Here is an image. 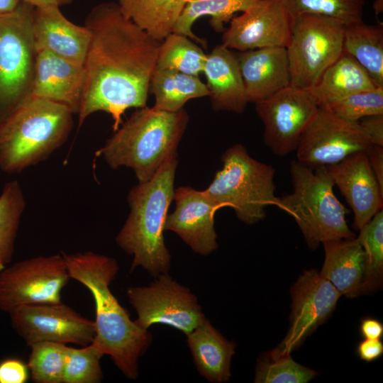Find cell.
I'll list each match as a JSON object with an SVG mask.
<instances>
[{
    "instance_id": "obj_1",
    "label": "cell",
    "mask_w": 383,
    "mask_h": 383,
    "mask_svg": "<svg viewBox=\"0 0 383 383\" xmlns=\"http://www.w3.org/2000/svg\"><path fill=\"white\" fill-rule=\"evenodd\" d=\"M84 26L91 38L78 128L92 113L104 111L116 131L127 109L146 106L161 41L126 18L114 2L94 6Z\"/></svg>"
},
{
    "instance_id": "obj_2",
    "label": "cell",
    "mask_w": 383,
    "mask_h": 383,
    "mask_svg": "<svg viewBox=\"0 0 383 383\" xmlns=\"http://www.w3.org/2000/svg\"><path fill=\"white\" fill-rule=\"evenodd\" d=\"M70 278L85 286L95 303V336L91 343L129 379L138 375V359L151 343L148 330L131 321L111 292L118 266L110 257L93 252H62Z\"/></svg>"
},
{
    "instance_id": "obj_3",
    "label": "cell",
    "mask_w": 383,
    "mask_h": 383,
    "mask_svg": "<svg viewBox=\"0 0 383 383\" xmlns=\"http://www.w3.org/2000/svg\"><path fill=\"white\" fill-rule=\"evenodd\" d=\"M177 155L167 159L153 177L128 192L129 215L116 237L117 245L133 256L131 270L142 267L151 275L167 273L171 256L163 232L169 206L174 199Z\"/></svg>"
},
{
    "instance_id": "obj_4",
    "label": "cell",
    "mask_w": 383,
    "mask_h": 383,
    "mask_svg": "<svg viewBox=\"0 0 383 383\" xmlns=\"http://www.w3.org/2000/svg\"><path fill=\"white\" fill-rule=\"evenodd\" d=\"M185 109L169 112L138 108L96 151L111 169H131L139 182L150 180L177 150L186 131Z\"/></svg>"
},
{
    "instance_id": "obj_5",
    "label": "cell",
    "mask_w": 383,
    "mask_h": 383,
    "mask_svg": "<svg viewBox=\"0 0 383 383\" xmlns=\"http://www.w3.org/2000/svg\"><path fill=\"white\" fill-rule=\"evenodd\" d=\"M73 114L43 98L22 101L0 121V170L20 173L48 158L66 142Z\"/></svg>"
},
{
    "instance_id": "obj_6",
    "label": "cell",
    "mask_w": 383,
    "mask_h": 383,
    "mask_svg": "<svg viewBox=\"0 0 383 383\" xmlns=\"http://www.w3.org/2000/svg\"><path fill=\"white\" fill-rule=\"evenodd\" d=\"M293 191L278 197L276 206L294 218L309 248L338 239H352L346 210L333 192L326 167L312 169L297 160L289 166Z\"/></svg>"
},
{
    "instance_id": "obj_7",
    "label": "cell",
    "mask_w": 383,
    "mask_h": 383,
    "mask_svg": "<svg viewBox=\"0 0 383 383\" xmlns=\"http://www.w3.org/2000/svg\"><path fill=\"white\" fill-rule=\"evenodd\" d=\"M222 168L204 190L220 209L231 207L246 224L263 220L265 208L276 206L274 170L252 158L241 144L228 148L221 156Z\"/></svg>"
},
{
    "instance_id": "obj_8",
    "label": "cell",
    "mask_w": 383,
    "mask_h": 383,
    "mask_svg": "<svg viewBox=\"0 0 383 383\" xmlns=\"http://www.w3.org/2000/svg\"><path fill=\"white\" fill-rule=\"evenodd\" d=\"M33 9L23 1L0 13V121L30 96L37 55Z\"/></svg>"
},
{
    "instance_id": "obj_9",
    "label": "cell",
    "mask_w": 383,
    "mask_h": 383,
    "mask_svg": "<svg viewBox=\"0 0 383 383\" xmlns=\"http://www.w3.org/2000/svg\"><path fill=\"white\" fill-rule=\"evenodd\" d=\"M345 25L329 17L304 13L292 21L286 48L291 87L309 90L342 54Z\"/></svg>"
},
{
    "instance_id": "obj_10",
    "label": "cell",
    "mask_w": 383,
    "mask_h": 383,
    "mask_svg": "<svg viewBox=\"0 0 383 383\" xmlns=\"http://www.w3.org/2000/svg\"><path fill=\"white\" fill-rule=\"evenodd\" d=\"M62 255L38 256L0 272V309L10 313L26 305L61 303L70 279Z\"/></svg>"
},
{
    "instance_id": "obj_11",
    "label": "cell",
    "mask_w": 383,
    "mask_h": 383,
    "mask_svg": "<svg viewBox=\"0 0 383 383\" xmlns=\"http://www.w3.org/2000/svg\"><path fill=\"white\" fill-rule=\"evenodd\" d=\"M157 277L148 287L127 289L138 314L135 323L144 330L155 323L165 324L187 335L205 317L197 298L167 273Z\"/></svg>"
},
{
    "instance_id": "obj_12",
    "label": "cell",
    "mask_w": 383,
    "mask_h": 383,
    "mask_svg": "<svg viewBox=\"0 0 383 383\" xmlns=\"http://www.w3.org/2000/svg\"><path fill=\"white\" fill-rule=\"evenodd\" d=\"M358 122L319 107L296 149L297 161L312 168L336 164L372 145Z\"/></svg>"
},
{
    "instance_id": "obj_13",
    "label": "cell",
    "mask_w": 383,
    "mask_h": 383,
    "mask_svg": "<svg viewBox=\"0 0 383 383\" xmlns=\"http://www.w3.org/2000/svg\"><path fill=\"white\" fill-rule=\"evenodd\" d=\"M255 104L264 125L265 143L279 156L296 150L319 108L307 90L291 86Z\"/></svg>"
},
{
    "instance_id": "obj_14",
    "label": "cell",
    "mask_w": 383,
    "mask_h": 383,
    "mask_svg": "<svg viewBox=\"0 0 383 383\" xmlns=\"http://www.w3.org/2000/svg\"><path fill=\"white\" fill-rule=\"evenodd\" d=\"M9 314L13 329L30 347L40 342L85 346L95 336L94 321L62 302L23 306Z\"/></svg>"
},
{
    "instance_id": "obj_15",
    "label": "cell",
    "mask_w": 383,
    "mask_h": 383,
    "mask_svg": "<svg viewBox=\"0 0 383 383\" xmlns=\"http://www.w3.org/2000/svg\"><path fill=\"white\" fill-rule=\"evenodd\" d=\"M290 326L279 345L271 352L287 355L296 349L335 309L342 296L316 270L305 271L292 288Z\"/></svg>"
},
{
    "instance_id": "obj_16",
    "label": "cell",
    "mask_w": 383,
    "mask_h": 383,
    "mask_svg": "<svg viewBox=\"0 0 383 383\" xmlns=\"http://www.w3.org/2000/svg\"><path fill=\"white\" fill-rule=\"evenodd\" d=\"M292 18L282 0H259L234 16L222 35V45L240 52L272 47L287 48Z\"/></svg>"
},
{
    "instance_id": "obj_17",
    "label": "cell",
    "mask_w": 383,
    "mask_h": 383,
    "mask_svg": "<svg viewBox=\"0 0 383 383\" xmlns=\"http://www.w3.org/2000/svg\"><path fill=\"white\" fill-rule=\"evenodd\" d=\"M175 209L167 214L165 231L177 234L193 251L208 255L218 248L214 215L218 206L204 191L191 187L174 189Z\"/></svg>"
},
{
    "instance_id": "obj_18",
    "label": "cell",
    "mask_w": 383,
    "mask_h": 383,
    "mask_svg": "<svg viewBox=\"0 0 383 383\" xmlns=\"http://www.w3.org/2000/svg\"><path fill=\"white\" fill-rule=\"evenodd\" d=\"M326 167L353 211L354 228L361 229L383 206V190L371 169L366 151Z\"/></svg>"
},
{
    "instance_id": "obj_19",
    "label": "cell",
    "mask_w": 383,
    "mask_h": 383,
    "mask_svg": "<svg viewBox=\"0 0 383 383\" xmlns=\"http://www.w3.org/2000/svg\"><path fill=\"white\" fill-rule=\"evenodd\" d=\"M33 35L37 52L46 51L84 65L90 31L69 21L58 6L34 7Z\"/></svg>"
},
{
    "instance_id": "obj_20",
    "label": "cell",
    "mask_w": 383,
    "mask_h": 383,
    "mask_svg": "<svg viewBox=\"0 0 383 383\" xmlns=\"http://www.w3.org/2000/svg\"><path fill=\"white\" fill-rule=\"evenodd\" d=\"M84 80V65L39 51L35 62L30 96L58 103L77 114Z\"/></svg>"
},
{
    "instance_id": "obj_21",
    "label": "cell",
    "mask_w": 383,
    "mask_h": 383,
    "mask_svg": "<svg viewBox=\"0 0 383 383\" xmlns=\"http://www.w3.org/2000/svg\"><path fill=\"white\" fill-rule=\"evenodd\" d=\"M235 55L248 103L266 99L291 86L286 48H264Z\"/></svg>"
},
{
    "instance_id": "obj_22",
    "label": "cell",
    "mask_w": 383,
    "mask_h": 383,
    "mask_svg": "<svg viewBox=\"0 0 383 383\" xmlns=\"http://www.w3.org/2000/svg\"><path fill=\"white\" fill-rule=\"evenodd\" d=\"M216 111L243 113L248 103L235 53L222 44L206 55L202 72Z\"/></svg>"
},
{
    "instance_id": "obj_23",
    "label": "cell",
    "mask_w": 383,
    "mask_h": 383,
    "mask_svg": "<svg viewBox=\"0 0 383 383\" xmlns=\"http://www.w3.org/2000/svg\"><path fill=\"white\" fill-rule=\"evenodd\" d=\"M325 258L319 274L348 297L361 294L366 262L363 248L357 238L324 242Z\"/></svg>"
},
{
    "instance_id": "obj_24",
    "label": "cell",
    "mask_w": 383,
    "mask_h": 383,
    "mask_svg": "<svg viewBox=\"0 0 383 383\" xmlns=\"http://www.w3.org/2000/svg\"><path fill=\"white\" fill-rule=\"evenodd\" d=\"M186 335L199 373L211 382L228 381L235 345L225 338L206 317Z\"/></svg>"
},
{
    "instance_id": "obj_25",
    "label": "cell",
    "mask_w": 383,
    "mask_h": 383,
    "mask_svg": "<svg viewBox=\"0 0 383 383\" xmlns=\"http://www.w3.org/2000/svg\"><path fill=\"white\" fill-rule=\"evenodd\" d=\"M377 87L366 70L343 52L307 91L318 107H325L355 92Z\"/></svg>"
},
{
    "instance_id": "obj_26",
    "label": "cell",
    "mask_w": 383,
    "mask_h": 383,
    "mask_svg": "<svg viewBox=\"0 0 383 383\" xmlns=\"http://www.w3.org/2000/svg\"><path fill=\"white\" fill-rule=\"evenodd\" d=\"M190 0H118L122 13L153 38L162 41L174 31Z\"/></svg>"
},
{
    "instance_id": "obj_27",
    "label": "cell",
    "mask_w": 383,
    "mask_h": 383,
    "mask_svg": "<svg viewBox=\"0 0 383 383\" xmlns=\"http://www.w3.org/2000/svg\"><path fill=\"white\" fill-rule=\"evenodd\" d=\"M150 92L155 96L153 107L169 112L179 111L191 99L209 96L206 84L198 76L156 68L151 78Z\"/></svg>"
},
{
    "instance_id": "obj_28",
    "label": "cell",
    "mask_w": 383,
    "mask_h": 383,
    "mask_svg": "<svg viewBox=\"0 0 383 383\" xmlns=\"http://www.w3.org/2000/svg\"><path fill=\"white\" fill-rule=\"evenodd\" d=\"M343 51L351 55L377 86L383 87V26L362 21L346 25Z\"/></svg>"
},
{
    "instance_id": "obj_29",
    "label": "cell",
    "mask_w": 383,
    "mask_h": 383,
    "mask_svg": "<svg viewBox=\"0 0 383 383\" xmlns=\"http://www.w3.org/2000/svg\"><path fill=\"white\" fill-rule=\"evenodd\" d=\"M259 0H190L184 9L175 27L174 33L184 35L195 43L206 47L204 39L192 31L194 22L202 16H209L210 26L216 32H223V25L229 22L235 13L243 12Z\"/></svg>"
},
{
    "instance_id": "obj_30",
    "label": "cell",
    "mask_w": 383,
    "mask_h": 383,
    "mask_svg": "<svg viewBox=\"0 0 383 383\" xmlns=\"http://www.w3.org/2000/svg\"><path fill=\"white\" fill-rule=\"evenodd\" d=\"M26 199L19 182H6L0 195V272L11 262Z\"/></svg>"
},
{
    "instance_id": "obj_31",
    "label": "cell",
    "mask_w": 383,
    "mask_h": 383,
    "mask_svg": "<svg viewBox=\"0 0 383 383\" xmlns=\"http://www.w3.org/2000/svg\"><path fill=\"white\" fill-rule=\"evenodd\" d=\"M206 55L189 38L172 32L161 41L156 69L173 70L199 77Z\"/></svg>"
},
{
    "instance_id": "obj_32",
    "label": "cell",
    "mask_w": 383,
    "mask_h": 383,
    "mask_svg": "<svg viewBox=\"0 0 383 383\" xmlns=\"http://www.w3.org/2000/svg\"><path fill=\"white\" fill-rule=\"evenodd\" d=\"M361 244L366 262L361 294L373 291L382 283L383 274V209L360 229L357 238Z\"/></svg>"
},
{
    "instance_id": "obj_33",
    "label": "cell",
    "mask_w": 383,
    "mask_h": 383,
    "mask_svg": "<svg viewBox=\"0 0 383 383\" xmlns=\"http://www.w3.org/2000/svg\"><path fill=\"white\" fill-rule=\"evenodd\" d=\"M292 21L304 13L321 15L345 26L362 21L365 0H282Z\"/></svg>"
},
{
    "instance_id": "obj_34",
    "label": "cell",
    "mask_w": 383,
    "mask_h": 383,
    "mask_svg": "<svg viewBox=\"0 0 383 383\" xmlns=\"http://www.w3.org/2000/svg\"><path fill=\"white\" fill-rule=\"evenodd\" d=\"M317 372L296 362L290 354L277 355L267 352L258 359L255 370L256 383H306Z\"/></svg>"
},
{
    "instance_id": "obj_35",
    "label": "cell",
    "mask_w": 383,
    "mask_h": 383,
    "mask_svg": "<svg viewBox=\"0 0 383 383\" xmlns=\"http://www.w3.org/2000/svg\"><path fill=\"white\" fill-rule=\"evenodd\" d=\"M68 348L66 344L55 342L32 345L27 365L33 382L62 383Z\"/></svg>"
},
{
    "instance_id": "obj_36",
    "label": "cell",
    "mask_w": 383,
    "mask_h": 383,
    "mask_svg": "<svg viewBox=\"0 0 383 383\" xmlns=\"http://www.w3.org/2000/svg\"><path fill=\"white\" fill-rule=\"evenodd\" d=\"M103 353L92 343L82 348H68L62 383H98L102 379Z\"/></svg>"
},
{
    "instance_id": "obj_37",
    "label": "cell",
    "mask_w": 383,
    "mask_h": 383,
    "mask_svg": "<svg viewBox=\"0 0 383 383\" xmlns=\"http://www.w3.org/2000/svg\"><path fill=\"white\" fill-rule=\"evenodd\" d=\"M321 108L355 122L367 116L383 114V87L359 91Z\"/></svg>"
},
{
    "instance_id": "obj_38",
    "label": "cell",
    "mask_w": 383,
    "mask_h": 383,
    "mask_svg": "<svg viewBox=\"0 0 383 383\" xmlns=\"http://www.w3.org/2000/svg\"><path fill=\"white\" fill-rule=\"evenodd\" d=\"M28 377V365L21 359L7 357L0 362V383H25Z\"/></svg>"
},
{
    "instance_id": "obj_39",
    "label": "cell",
    "mask_w": 383,
    "mask_h": 383,
    "mask_svg": "<svg viewBox=\"0 0 383 383\" xmlns=\"http://www.w3.org/2000/svg\"><path fill=\"white\" fill-rule=\"evenodd\" d=\"M358 123L372 144L383 146V114L362 118Z\"/></svg>"
},
{
    "instance_id": "obj_40",
    "label": "cell",
    "mask_w": 383,
    "mask_h": 383,
    "mask_svg": "<svg viewBox=\"0 0 383 383\" xmlns=\"http://www.w3.org/2000/svg\"><path fill=\"white\" fill-rule=\"evenodd\" d=\"M357 351L361 360L371 362L382 355L383 344L380 339H365L359 343Z\"/></svg>"
},
{
    "instance_id": "obj_41",
    "label": "cell",
    "mask_w": 383,
    "mask_h": 383,
    "mask_svg": "<svg viewBox=\"0 0 383 383\" xmlns=\"http://www.w3.org/2000/svg\"><path fill=\"white\" fill-rule=\"evenodd\" d=\"M366 153L371 169L383 190V146L372 144Z\"/></svg>"
},
{
    "instance_id": "obj_42",
    "label": "cell",
    "mask_w": 383,
    "mask_h": 383,
    "mask_svg": "<svg viewBox=\"0 0 383 383\" xmlns=\"http://www.w3.org/2000/svg\"><path fill=\"white\" fill-rule=\"evenodd\" d=\"M360 331L365 339L379 340L383 335V326L377 319L367 317L361 320Z\"/></svg>"
},
{
    "instance_id": "obj_43",
    "label": "cell",
    "mask_w": 383,
    "mask_h": 383,
    "mask_svg": "<svg viewBox=\"0 0 383 383\" xmlns=\"http://www.w3.org/2000/svg\"><path fill=\"white\" fill-rule=\"evenodd\" d=\"M24 2L33 7H48L67 5L72 3V0H23Z\"/></svg>"
},
{
    "instance_id": "obj_44",
    "label": "cell",
    "mask_w": 383,
    "mask_h": 383,
    "mask_svg": "<svg viewBox=\"0 0 383 383\" xmlns=\"http://www.w3.org/2000/svg\"><path fill=\"white\" fill-rule=\"evenodd\" d=\"M22 1L23 0H0V13L14 10Z\"/></svg>"
},
{
    "instance_id": "obj_45",
    "label": "cell",
    "mask_w": 383,
    "mask_h": 383,
    "mask_svg": "<svg viewBox=\"0 0 383 383\" xmlns=\"http://www.w3.org/2000/svg\"><path fill=\"white\" fill-rule=\"evenodd\" d=\"M373 9L377 15L382 13L383 0H375L373 4Z\"/></svg>"
}]
</instances>
